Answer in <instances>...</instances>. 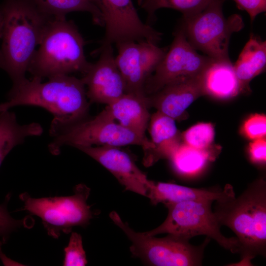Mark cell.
Returning <instances> with one entry per match:
<instances>
[{
  "label": "cell",
  "mask_w": 266,
  "mask_h": 266,
  "mask_svg": "<svg viewBox=\"0 0 266 266\" xmlns=\"http://www.w3.org/2000/svg\"><path fill=\"white\" fill-rule=\"evenodd\" d=\"M99 51V59L90 63L81 80L90 101L108 105L126 93V85L117 66L112 45H101Z\"/></svg>",
  "instance_id": "4fadbf2b"
},
{
  "label": "cell",
  "mask_w": 266,
  "mask_h": 266,
  "mask_svg": "<svg viewBox=\"0 0 266 266\" xmlns=\"http://www.w3.org/2000/svg\"><path fill=\"white\" fill-rule=\"evenodd\" d=\"M44 13L52 18H63L71 12L84 11L91 14L95 24L103 26L101 12L90 0H32Z\"/></svg>",
  "instance_id": "7402d4cb"
},
{
  "label": "cell",
  "mask_w": 266,
  "mask_h": 266,
  "mask_svg": "<svg viewBox=\"0 0 266 266\" xmlns=\"http://www.w3.org/2000/svg\"><path fill=\"white\" fill-rule=\"evenodd\" d=\"M223 3L221 0H212L198 13L182 17L179 28L197 50L214 60L229 61L231 35L241 30L244 24L239 14L226 18L223 13Z\"/></svg>",
  "instance_id": "8992f818"
},
{
  "label": "cell",
  "mask_w": 266,
  "mask_h": 266,
  "mask_svg": "<svg viewBox=\"0 0 266 266\" xmlns=\"http://www.w3.org/2000/svg\"><path fill=\"white\" fill-rule=\"evenodd\" d=\"M76 148L110 172L126 190L147 197L152 181L137 167L133 158L119 147L80 146Z\"/></svg>",
  "instance_id": "5bb4252c"
},
{
  "label": "cell",
  "mask_w": 266,
  "mask_h": 266,
  "mask_svg": "<svg viewBox=\"0 0 266 266\" xmlns=\"http://www.w3.org/2000/svg\"><path fill=\"white\" fill-rule=\"evenodd\" d=\"M149 129L154 147L144 156V165L147 166L160 159H168L182 140L175 120L158 111L150 116Z\"/></svg>",
  "instance_id": "ac0fdd59"
},
{
  "label": "cell",
  "mask_w": 266,
  "mask_h": 266,
  "mask_svg": "<svg viewBox=\"0 0 266 266\" xmlns=\"http://www.w3.org/2000/svg\"><path fill=\"white\" fill-rule=\"evenodd\" d=\"M211 149L201 150L181 143L168 159L178 174L188 175L200 171L214 155Z\"/></svg>",
  "instance_id": "603a6c76"
},
{
  "label": "cell",
  "mask_w": 266,
  "mask_h": 266,
  "mask_svg": "<svg viewBox=\"0 0 266 266\" xmlns=\"http://www.w3.org/2000/svg\"><path fill=\"white\" fill-rule=\"evenodd\" d=\"M53 140L48 145L50 153L58 155L64 146H110L136 145L142 147L144 155L154 147L146 137L138 135L116 122L104 109L95 117L68 125L50 127Z\"/></svg>",
  "instance_id": "5b68a950"
},
{
  "label": "cell",
  "mask_w": 266,
  "mask_h": 266,
  "mask_svg": "<svg viewBox=\"0 0 266 266\" xmlns=\"http://www.w3.org/2000/svg\"><path fill=\"white\" fill-rule=\"evenodd\" d=\"M0 7L3 21L0 67L14 84L26 78L36 48L53 18L42 12L32 0H5Z\"/></svg>",
  "instance_id": "7a4b0ae2"
},
{
  "label": "cell",
  "mask_w": 266,
  "mask_h": 266,
  "mask_svg": "<svg viewBox=\"0 0 266 266\" xmlns=\"http://www.w3.org/2000/svg\"><path fill=\"white\" fill-rule=\"evenodd\" d=\"M249 155L253 163L259 165H264L266 163V137L255 139L250 144Z\"/></svg>",
  "instance_id": "f546056e"
},
{
  "label": "cell",
  "mask_w": 266,
  "mask_h": 266,
  "mask_svg": "<svg viewBox=\"0 0 266 266\" xmlns=\"http://www.w3.org/2000/svg\"><path fill=\"white\" fill-rule=\"evenodd\" d=\"M213 61L198 53L179 28L163 59L147 79L145 94H153L176 79L200 75Z\"/></svg>",
  "instance_id": "30bf717a"
},
{
  "label": "cell",
  "mask_w": 266,
  "mask_h": 266,
  "mask_svg": "<svg viewBox=\"0 0 266 266\" xmlns=\"http://www.w3.org/2000/svg\"><path fill=\"white\" fill-rule=\"evenodd\" d=\"M2 14L1 8L0 7V39L1 38L2 34Z\"/></svg>",
  "instance_id": "4dcf8cb0"
},
{
  "label": "cell",
  "mask_w": 266,
  "mask_h": 266,
  "mask_svg": "<svg viewBox=\"0 0 266 266\" xmlns=\"http://www.w3.org/2000/svg\"><path fill=\"white\" fill-rule=\"evenodd\" d=\"M213 212L222 226L235 234L240 261L238 264L251 265L258 256L266 254V182L259 178L235 195L215 201Z\"/></svg>",
  "instance_id": "3957f363"
},
{
  "label": "cell",
  "mask_w": 266,
  "mask_h": 266,
  "mask_svg": "<svg viewBox=\"0 0 266 266\" xmlns=\"http://www.w3.org/2000/svg\"><path fill=\"white\" fill-rule=\"evenodd\" d=\"M29 105L42 107L54 116L50 127L68 125L84 119L89 102L81 79L62 75L42 79L26 78L13 84L7 100L0 103V112Z\"/></svg>",
  "instance_id": "6da1fadb"
},
{
  "label": "cell",
  "mask_w": 266,
  "mask_h": 266,
  "mask_svg": "<svg viewBox=\"0 0 266 266\" xmlns=\"http://www.w3.org/2000/svg\"><path fill=\"white\" fill-rule=\"evenodd\" d=\"M244 135L251 139L264 138L266 134V116L255 114L247 119L242 126Z\"/></svg>",
  "instance_id": "4316f807"
},
{
  "label": "cell",
  "mask_w": 266,
  "mask_h": 266,
  "mask_svg": "<svg viewBox=\"0 0 266 266\" xmlns=\"http://www.w3.org/2000/svg\"><path fill=\"white\" fill-rule=\"evenodd\" d=\"M87 264L81 235L72 232L68 245L64 249V266H84Z\"/></svg>",
  "instance_id": "484cf974"
},
{
  "label": "cell",
  "mask_w": 266,
  "mask_h": 266,
  "mask_svg": "<svg viewBox=\"0 0 266 266\" xmlns=\"http://www.w3.org/2000/svg\"><path fill=\"white\" fill-rule=\"evenodd\" d=\"M148 97L126 93L107 105L105 109L120 125L142 137L150 118Z\"/></svg>",
  "instance_id": "e0dca14e"
},
{
  "label": "cell",
  "mask_w": 266,
  "mask_h": 266,
  "mask_svg": "<svg viewBox=\"0 0 266 266\" xmlns=\"http://www.w3.org/2000/svg\"><path fill=\"white\" fill-rule=\"evenodd\" d=\"M109 217L130 240V251L144 263L154 266H199L202 265L203 254L210 238L200 245L173 235L158 238L136 232L124 222L115 211Z\"/></svg>",
  "instance_id": "52a82bcc"
},
{
  "label": "cell",
  "mask_w": 266,
  "mask_h": 266,
  "mask_svg": "<svg viewBox=\"0 0 266 266\" xmlns=\"http://www.w3.org/2000/svg\"><path fill=\"white\" fill-rule=\"evenodd\" d=\"M225 1L226 0H221ZM237 7L246 11L249 14L251 22L259 14L266 11V0H233Z\"/></svg>",
  "instance_id": "f1b7e54d"
},
{
  "label": "cell",
  "mask_w": 266,
  "mask_h": 266,
  "mask_svg": "<svg viewBox=\"0 0 266 266\" xmlns=\"http://www.w3.org/2000/svg\"><path fill=\"white\" fill-rule=\"evenodd\" d=\"M90 189L80 184L69 196L34 198L27 193L20 195L23 203L21 210L39 217L49 235L58 238L68 233L74 227H85L94 217L87 203Z\"/></svg>",
  "instance_id": "9c48e42d"
},
{
  "label": "cell",
  "mask_w": 266,
  "mask_h": 266,
  "mask_svg": "<svg viewBox=\"0 0 266 266\" xmlns=\"http://www.w3.org/2000/svg\"><path fill=\"white\" fill-rule=\"evenodd\" d=\"M214 201L195 200L165 204L167 216L159 226L144 233L150 236L167 233L190 240L193 237L205 235L212 238L223 248L238 253L236 238L227 237L212 210Z\"/></svg>",
  "instance_id": "ba28073f"
},
{
  "label": "cell",
  "mask_w": 266,
  "mask_h": 266,
  "mask_svg": "<svg viewBox=\"0 0 266 266\" xmlns=\"http://www.w3.org/2000/svg\"><path fill=\"white\" fill-rule=\"evenodd\" d=\"M10 197L0 204V237H5L10 233L27 224V219L16 220L8 212L7 206Z\"/></svg>",
  "instance_id": "83f0119b"
},
{
  "label": "cell",
  "mask_w": 266,
  "mask_h": 266,
  "mask_svg": "<svg viewBox=\"0 0 266 266\" xmlns=\"http://www.w3.org/2000/svg\"><path fill=\"white\" fill-rule=\"evenodd\" d=\"M105 27L101 45L147 41L157 44L162 33L144 23L132 0H97Z\"/></svg>",
  "instance_id": "8fae6325"
},
{
  "label": "cell",
  "mask_w": 266,
  "mask_h": 266,
  "mask_svg": "<svg viewBox=\"0 0 266 266\" xmlns=\"http://www.w3.org/2000/svg\"><path fill=\"white\" fill-rule=\"evenodd\" d=\"M202 83L204 95L217 99H229L240 93L231 61L214 60L203 72Z\"/></svg>",
  "instance_id": "d6986e66"
},
{
  "label": "cell",
  "mask_w": 266,
  "mask_h": 266,
  "mask_svg": "<svg viewBox=\"0 0 266 266\" xmlns=\"http://www.w3.org/2000/svg\"><path fill=\"white\" fill-rule=\"evenodd\" d=\"M235 195L233 186L227 184L223 188H195L174 183L151 181L147 195L153 205L183 201L210 200L214 201Z\"/></svg>",
  "instance_id": "2e32d148"
},
{
  "label": "cell",
  "mask_w": 266,
  "mask_h": 266,
  "mask_svg": "<svg viewBox=\"0 0 266 266\" xmlns=\"http://www.w3.org/2000/svg\"><path fill=\"white\" fill-rule=\"evenodd\" d=\"M42 126L37 123L20 125L15 113L9 110L0 112V166L7 154L31 136H40Z\"/></svg>",
  "instance_id": "44dd1931"
},
{
  "label": "cell",
  "mask_w": 266,
  "mask_h": 266,
  "mask_svg": "<svg viewBox=\"0 0 266 266\" xmlns=\"http://www.w3.org/2000/svg\"><path fill=\"white\" fill-rule=\"evenodd\" d=\"M212 0H137L147 14L146 24L155 19V12L161 8H171L181 12L182 17L192 16L201 10Z\"/></svg>",
  "instance_id": "cb8c5ba5"
},
{
  "label": "cell",
  "mask_w": 266,
  "mask_h": 266,
  "mask_svg": "<svg viewBox=\"0 0 266 266\" xmlns=\"http://www.w3.org/2000/svg\"><path fill=\"white\" fill-rule=\"evenodd\" d=\"M117 66L126 85V93L146 95L144 86L167 49L147 41H125L115 44Z\"/></svg>",
  "instance_id": "7c38bea8"
},
{
  "label": "cell",
  "mask_w": 266,
  "mask_h": 266,
  "mask_svg": "<svg viewBox=\"0 0 266 266\" xmlns=\"http://www.w3.org/2000/svg\"><path fill=\"white\" fill-rule=\"evenodd\" d=\"M202 74L176 79L147 96L149 106L175 120L181 119L187 108L198 98L204 96Z\"/></svg>",
  "instance_id": "9a60e30c"
},
{
  "label": "cell",
  "mask_w": 266,
  "mask_h": 266,
  "mask_svg": "<svg viewBox=\"0 0 266 266\" xmlns=\"http://www.w3.org/2000/svg\"><path fill=\"white\" fill-rule=\"evenodd\" d=\"M266 66V41L251 34L233 65L240 93H249V83Z\"/></svg>",
  "instance_id": "ffe728a7"
},
{
  "label": "cell",
  "mask_w": 266,
  "mask_h": 266,
  "mask_svg": "<svg viewBox=\"0 0 266 266\" xmlns=\"http://www.w3.org/2000/svg\"><path fill=\"white\" fill-rule=\"evenodd\" d=\"M84 45L73 22L66 17L53 18L45 28L28 71L41 79L76 72L84 74L90 65Z\"/></svg>",
  "instance_id": "277c9868"
},
{
  "label": "cell",
  "mask_w": 266,
  "mask_h": 266,
  "mask_svg": "<svg viewBox=\"0 0 266 266\" xmlns=\"http://www.w3.org/2000/svg\"><path fill=\"white\" fill-rule=\"evenodd\" d=\"M214 135V129L211 124L200 123L187 130L181 136L184 143L198 149L206 150L210 149Z\"/></svg>",
  "instance_id": "d4e9b609"
}]
</instances>
